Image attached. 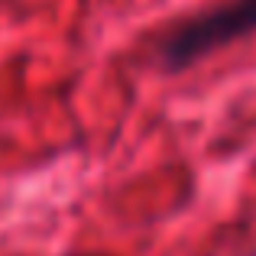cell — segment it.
Wrapping results in <instances>:
<instances>
[{
    "instance_id": "1",
    "label": "cell",
    "mask_w": 256,
    "mask_h": 256,
    "mask_svg": "<svg viewBox=\"0 0 256 256\" xmlns=\"http://www.w3.org/2000/svg\"><path fill=\"white\" fill-rule=\"evenodd\" d=\"M250 32H256V0H224L166 30L156 46V58L166 72H182Z\"/></svg>"
}]
</instances>
